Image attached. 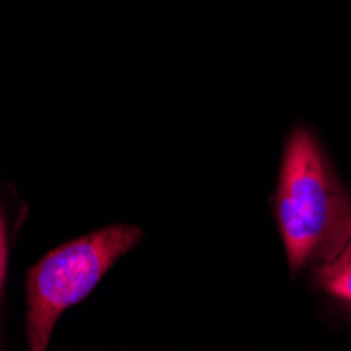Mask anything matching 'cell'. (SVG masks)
<instances>
[{
    "instance_id": "cell-2",
    "label": "cell",
    "mask_w": 351,
    "mask_h": 351,
    "mask_svg": "<svg viewBox=\"0 0 351 351\" xmlns=\"http://www.w3.org/2000/svg\"><path fill=\"white\" fill-rule=\"evenodd\" d=\"M141 238L137 226H110L45 254L25 282L27 351H47L59 317L84 301Z\"/></svg>"
},
{
    "instance_id": "cell-4",
    "label": "cell",
    "mask_w": 351,
    "mask_h": 351,
    "mask_svg": "<svg viewBox=\"0 0 351 351\" xmlns=\"http://www.w3.org/2000/svg\"><path fill=\"white\" fill-rule=\"evenodd\" d=\"M7 263H9V226L5 208L0 204V301H3L5 280H7Z\"/></svg>"
},
{
    "instance_id": "cell-3",
    "label": "cell",
    "mask_w": 351,
    "mask_h": 351,
    "mask_svg": "<svg viewBox=\"0 0 351 351\" xmlns=\"http://www.w3.org/2000/svg\"><path fill=\"white\" fill-rule=\"evenodd\" d=\"M322 289L335 299L351 307V242L337 254V257L322 265L320 274Z\"/></svg>"
},
{
    "instance_id": "cell-1",
    "label": "cell",
    "mask_w": 351,
    "mask_h": 351,
    "mask_svg": "<svg viewBox=\"0 0 351 351\" xmlns=\"http://www.w3.org/2000/svg\"><path fill=\"white\" fill-rule=\"evenodd\" d=\"M274 213L295 271L332 261L351 242L349 191L305 126L286 139Z\"/></svg>"
}]
</instances>
